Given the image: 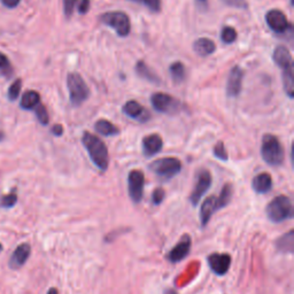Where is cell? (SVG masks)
I'll return each mask as SVG.
<instances>
[{"label":"cell","instance_id":"6da1fadb","mask_svg":"<svg viewBox=\"0 0 294 294\" xmlns=\"http://www.w3.org/2000/svg\"><path fill=\"white\" fill-rule=\"evenodd\" d=\"M82 144L84 145L95 167L102 172L107 170L109 165V154L105 142L95 134L85 131L82 136Z\"/></svg>","mask_w":294,"mask_h":294},{"label":"cell","instance_id":"7a4b0ae2","mask_svg":"<svg viewBox=\"0 0 294 294\" xmlns=\"http://www.w3.org/2000/svg\"><path fill=\"white\" fill-rule=\"evenodd\" d=\"M261 156L264 162L272 167H278L284 162L285 153L280 141L273 134L267 133L262 138Z\"/></svg>","mask_w":294,"mask_h":294},{"label":"cell","instance_id":"3957f363","mask_svg":"<svg viewBox=\"0 0 294 294\" xmlns=\"http://www.w3.org/2000/svg\"><path fill=\"white\" fill-rule=\"evenodd\" d=\"M268 218L273 223H281V222L291 220L293 217V205L292 200L286 196H278L269 202L265 207Z\"/></svg>","mask_w":294,"mask_h":294},{"label":"cell","instance_id":"277c9868","mask_svg":"<svg viewBox=\"0 0 294 294\" xmlns=\"http://www.w3.org/2000/svg\"><path fill=\"white\" fill-rule=\"evenodd\" d=\"M67 86L70 95V102L75 107L82 105L90 97L89 86L78 73H70L68 75Z\"/></svg>","mask_w":294,"mask_h":294},{"label":"cell","instance_id":"5b68a950","mask_svg":"<svg viewBox=\"0 0 294 294\" xmlns=\"http://www.w3.org/2000/svg\"><path fill=\"white\" fill-rule=\"evenodd\" d=\"M99 20L102 25L113 28L120 37H126L130 34V19L124 12H107Z\"/></svg>","mask_w":294,"mask_h":294},{"label":"cell","instance_id":"8992f818","mask_svg":"<svg viewBox=\"0 0 294 294\" xmlns=\"http://www.w3.org/2000/svg\"><path fill=\"white\" fill-rule=\"evenodd\" d=\"M150 169L164 180H170L181 173L182 162L177 158H162L152 162L150 165Z\"/></svg>","mask_w":294,"mask_h":294},{"label":"cell","instance_id":"52a82bcc","mask_svg":"<svg viewBox=\"0 0 294 294\" xmlns=\"http://www.w3.org/2000/svg\"><path fill=\"white\" fill-rule=\"evenodd\" d=\"M151 102L154 109L162 114H176L181 109V102L173 95L164 92L153 93L151 97Z\"/></svg>","mask_w":294,"mask_h":294},{"label":"cell","instance_id":"ba28073f","mask_svg":"<svg viewBox=\"0 0 294 294\" xmlns=\"http://www.w3.org/2000/svg\"><path fill=\"white\" fill-rule=\"evenodd\" d=\"M145 185V175L140 170H132L128 176L129 196L134 204H139L142 199Z\"/></svg>","mask_w":294,"mask_h":294},{"label":"cell","instance_id":"9c48e42d","mask_svg":"<svg viewBox=\"0 0 294 294\" xmlns=\"http://www.w3.org/2000/svg\"><path fill=\"white\" fill-rule=\"evenodd\" d=\"M265 21H267V25L270 29L276 34H284L292 28L286 15L279 10L269 11L265 14Z\"/></svg>","mask_w":294,"mask_h":294},{"label":"cell","instance_id":"30bf717a","mask_svg":"<svg viewBox=\"0 0 294 294\" xmlns=\"http://www.w3.org/2000/svg\"><path fill=\"white\" fill-rule=\"evenodd\" d=\"M209 268L218 276H224L231 265V256L226 253H213L207 257Z\"/></svg>","mask_w":294,"mask_h":294},{"label":"cell","instance_id":"8fae6325","mask_svg":"<svg viewBox=\"0 0 294 294\" xmlns=\"http://www.w3.org/2000/svg\"><path fill=\"white\" fill-rule=\"evenodd\" d=\"M210 185H212V175L208 170H202L198 177L196 188L192 191L190 196V201L193 206H197L201 200L204 194L209 190Z\"/></svg>","mask_w":294,"mask_h":294},{"label":"cell","instance_id":"7c38bea8","mask_svg":"<svg viewBox=\"0 0 294 294\" xmlns=\"http://www.w3.org/2000/svg\"><path fill=\"white\" fill-rule=\"evenodd\" d=\"M242 79H244V70L239 66L233 67L230 71L228 83H226V94H228V97L236 98L240 94Z\"/></svg>","mask_w":294,"mask_h":294},{"label":"cell","instance_id":"4fadbf2b","mask_svg":"<svg viewBox=\"0 0 294 294\" xmlns=\"http://www.w3.org/2000/svg\"><path fill=\"white\" fill-rule=\"evenodd\" d=\"M191 245H192V240H191V237L189 234H184L181 238L180 242L177 245H175V247L169 252L168 254V260L173 263H177V262H181L184 260L186 256L189 255Z\"/></svg>","mask_w":294,"mask_h":294},{"label":"cell","instance_id":"5bb4252c","mask_svg":"<svg viewBox=\"0 0 294 294\" xmlns=\"http://www.w3.org/2000/svg\"><path fill=\"white\" fill-rule=\"evenodd\" d=\"M123 113H124L126 116H129L133 120L138 122H147L151 118V115L149 110L145 109L138 101L136 100H129L126 101L124 106H123Z\"/></svg>","mask_w":294,"mask_h":294},{"label":"cell","instance_id":"9a60e30c","mask_svg":"<svg viewBox=\"0 0 294 294\" xmlns=\"http://www.w3.org/2000/svg\"><path fill=\"white\" fill-rule=\"evenodd\" d=\"M162 147H164V140L160 134L152 133L142 139V152L147 158L156 156L162 150Z\"/></svg>","mask_w":294,"mask_h":294},{"label":"cell","instance_id":"2e32d148","mask_svg":"<svg viewBox=\"0 0 294 294\" xmlns=\"http://www.w3.org/2000/svg\"><path fill=\"white\" fill-rule=\"evenodd\" d=\"M31 254V247L29 244H21L19 245L17 248H15V251L13 252V254L11 255V259L9 261V264L12 269H19L21 268L23 264L26 263L29 259Z\"/></svg>","mask_w":294,"mask_h":294},{"label":"cell","instance_id":"e0dca14e","mask_svg":"<svg viewBox=\"0 0 294 294\" xmlns=\"http://www.w3.org/2000/svg\"><path fill=\"white\" fill-rule=\"evenodd\" d=\"M272 59L275 61L278 67H280L281 70L292 68L293 67V60H292V54L289 52L287 47L284 45L277 46L275 51H273Z\"/></svg>","mask_w":294,"mask_h":294},{"label":"cell","instance_id":"ac0fdd59","mask_svg":"<svg viewBox=\"0 0 294 294\" xmlns=\"http://www.w3.org/2000/svg\"><path fill=\"white\" fill-rule=\"evenodd\" d=\"M215 210H217L216 197L210 196L208 198H206L205 201L202 202V206L200 209V222L202 226H206L209 223L210 218H212Z\"/></svg>","mask_w":294,"mask_h":294},{"label":"cell","instance_id":"d6986e66","mask_svg":"<svg viewBox=\"0 0 294 294\" xmlns=\"http://www.w3.org/2000/svg\"><path fill=\"white\" fill-rule=\"evenodd\" d=\"M252 188L259 194L269 192L272 188V178L268 173H261L253 178Z\"/></svg>","mask_w":294,"mask_h":294},{"label":"cell","instance_id":"ffe728a7","mask_svg":"<svg viewBox=\"0 0 294 294\" xmlns=\"http://www.w3.org/2000/svg\"><path fill=\"white\" fill-rule=\"evenodd\" d=\"M193 50L194 52H196L198 55H200V57H208V55L215 52L216 45L212 39L202 37V38L197 39V41L194 42Z\"/></svg>","mask_w":294,"mask_h":294},{"label":"cell","instance_id":"44dd1931","mask_svg":"<svg viewBox=\"0 0 294 294\" xmlns=\"http://www.w3.org/2000/svg\"><path fill=\"white\" fill-rule=\"evenodd\" d=\"M136 73L139 77L144 78L151 83H154V84H157V83L159 84L161 82L158 75L144 61H138L136 63Z\"/></svg>","mask_w":294,"mask_h":294},{"label":"cell","instance_id":"7402d4cb","mask_svg":"<svg viewBox=\"0 0 294 294\" xmlns=\"http://www.w3.org/2000/svg\"><path fill=\"white\" fill-rule=\"evenodd\" d=\"M94 130L102 136H116L120 133V129L117 126H115L112 122L104 120V118L95 122Z\"/></svg>","mask_w":294,"mask_h":294},{"label":"cell","instance_id":"603a6c76","mask_svg":"<svg viewBox=\"0 0 294 294\" xmlns=\"http://www.w3.org/2000/svg\"><path fill=\"white\" fill-rule=\"evenodd\" d=\"M39 102H41V95H39L37 91L30 90L23 93L22 99H21V104L20 105H21V108L26 110H30V109H34Z\"/></svg>","mask_w":294,"mask_h":294},{"label":"cell","instance_id":"cb8c5ba5","mask_svg":"<svg viewBox=\"0 0 294 294\" xmlns=\"http://www.w3.org/2000/svg\"><path fill=\"white\" fill-rule=\"evenodd\" d=\"M294 232L293 230H289L287 233L281 236L276 242V247L281 253H293L294 248Z\"/></svg>","mask_w":294,"mask_h":294},{"label":"cell","instance_id":"d4e9b609","mask_svg":"<svg viewBox=\"0 0 294 294\" xmlns=\"http://www.w3.org/2000/svg\"><path fill=\"white\" fill-rule=\"evenodd\" d=\"M232 194H233V188L230 183H226V184L223 186L222 189L220 197L216 198V206L217 209L224 208L230 204V201L232 199Z\"/></svg>","mask_w":294,"mask_h":294},{"label":"cell","instance_id":"484cf974","mask_svg":"<svg viewBox=\"0 0 294 294\" xmlns=\"http://www.w3.org/2000/svg\"><path fill=\"white\" fill-rule=\"evenodd\" d=\"M283 86L285 93L288 95V98H293L294 95V76H293V67L292 68L283 69Z\"/></svg>","mask_w":294,"mask_h":294},{"label":"cell","instance_id":"4316f807","mask_svg":"<svg viewBox=\"0 0 294 294\" xmlns=\"http://www.w3.org/2000/svg\"><path fill=\"white\" fill-rule=\"evenodd\" d=\"M170 75H172V78L175 83H182L184 81L185 77V67L182 62L176 61L174 62L169 68Z\"/></svg>","mask_w":294,"mask_h":294},{"label":"cell","instance_id":"83f0119b","mask_svg":"<svg viewBox=\"0 0 294 294\" xmlns=\"http://www.w3.org/2000/svg\"><path fill=\"white\" fill-rule=\"evenodd\" d=\"M0 74L6 78H11L14 74L13 66L7 58V55L0 52Z\"/></svg>","mask_w":294,"mask_h":294},{"label":"cell","instance_id":"f1b7e54d","mask_svg":"<svg viewBox=\"0 0 294 294\" xmlns=\"http://www.w3.org/2000/svg\"><path fill=\"white\" fill-rule=\"evenodd\" d=\"M34 109H35L36 116H37L38 121L41 122L43 125L49 124V122H50V116H49V112H47L46 107L44 106L43 104H41V102H39V104H38L37 106H36Z\"/></svg>","mask_w":294,"mask_h":294},{"label":"cell","instance_id":"f546056e","mask_svg":"<svg viewBox=\"0 0 294 294\" xmlns=\"http://www.w3.org/2000/svg\"><path fill=\"white\" fill-rule=\"evenodd\" d=\"M238 37V34L234 28L232 27H224L223 29H222V33H221V38L223 43L225 44H231L234 41H236Z\"/></svg>","mask_w":294,"mask_h":294},{"label":"cell","instance_id":"4dcf8cb0","mask_svg":"<svg viewBox=\"0 0 294 294\" xmlns=\"http://www.w3.org/2000/svg\"><path fill=\"white\" fill-rule=\"evenodd\" d=\"M18 202V194L15 192H11L10 194L2 197L0 199V206L4 208H12L17 205Z\"/></svg>","mask_w":294,"mask_h":294},{"label":"cell","instance_id":"1f68e13d","mask_svg":"<svg viewBox=\"0 0 294 294\" xmlns=\"http://www.w3.org/2000/svg\"><path fill=\"white\" fill-rule=\"evenodd\" d=\"M21 87H22V81L21 79H15V81L12 83V85L9 89V98L10 100H17L20 95V92H21Z\"/></svg>","mask_w":294,"mask_h":294},{"label":"cell","instance_id":"d6a6232c","mask_svg":"<svg viewBox=\"0 0 294 294\" xmlns=\"http://www.w3.org/2000/svg\"><path fill=\"white\" fill-rule=\"evenodd\" d=\"M214 156L217 159H220L222 161H228L229 156L226 152L224 142L223 141H217V144L214 146Z\"/></svg>","mask_w":294,"mask_h":294},{"label":"cell","instance_id":"836d02e7","mask_svg":"<svg viewBox=\"0 0 294 294\" xmlns=\"http://www.w3.org/2000/svg\"><path fill=\"white\" fill-rule=\"evenodd\" d=\"M76 4L77 0H63V12H65L67 18H70L73 15Z\"/></svg>","mask_w":294,"mask_h":294},{"label":"cell","instance_id":"e575fe53","mask_svg":"<svg viewBox=\"0 0 294 294\" xmlns=\"http://www.w3.org/2000/svg\"><path fill=\"white\" fill-rule=\"evenodd\" d=\"M166 197V192L164 189L161 188H158L153 191V194H152V201L154 205H160L162 201H164Z\"/></svg>","mask_w":294,"mask_h":294},{"label":"cell","instance_id":"d590c367","mask_svg":"<svg viewBox=\"0 0 294 294\" xmlns=\"http://www.w3.org/2000/svg\"><path fill=\"white\" fill-rule=\"evenodd\" d=\"M139 3L145 4V6L152 12H160L161 10V0H139Z\"/></svg>","mask_w":294,"mask_h":294},{"label":"cell","instance_id":"8d00e7d4","mask_svg":"<svg viewBox=\"0 0 294 294\" xmlns=\"http://www.w3.org/2000/svg\"><path fill=\"white\" fill-rule=\"evenodd\" d=\"M225 5L236 7V9H247V2L246 0H222Z\"/></svg>","mask_w":294,"mask_h":294},{"label":"cell","instance_id":"74e56055","mask_svg":"<svg viewBox=\"0 0 294 294\" xmlns=\"http://www.w3.org/2000/svg\"><path fill=\"white\" fill-rule=\"evenodd\" d=\"M90 0H81L78 5L79 14H86L90 11Z\"/></svg>","mask_w":294,"mask_h":294},{"label":"cell","instance_id":"f35d334b","mask_svg":"<svg viewBox=\"0 0 294 294\" xmlns=\"http://www.w3.org/2000/svg\"><path fill=\"white\" fill-rule=\"evenodd\" d=\"M20 2L21 0H2L3 5L7 7V9H15L20 4Z\"/></svg>","mask_w":294,"mask_h":294},{"label":"cell","instance_id":"ab89813d","mask_svg":"<svg viewBox=\"0 0 294 294\" xmlns=\"http://www.w3.org/2000/svg\"><path fill=\"white\" fill-rule=\"evenodd\" d=\"M51 131H52V133L54 134V136L60 137V136H62V133H63V126L61 124H55L52 126Z\"/></svg>","mask_w":294,"mask_h":294},{"label":"cell","instance_id":"60d3db41","mask_svg":"<svg viewBox=\"0 0 294 294\" xmlns=\"http://www.w3.org/2000/svg\"><path fill=\"white\" fill-rule=\"evenodd\" d=\"M47 294H59V292H58L57 288L52 287V288L49 289V292H47Z\"/></svg>","mask_w":294,"mask_h":294},{"label":"cell","instance_id":"b9f144b4","mask_svg":"<svg viewBox=\"0 0 294 294\" xmlns=\"http://www.w3.org/2000/svg\"><path fill=\"white\" fill-rule=\"evenodd\" d=\"M165 294H177V292L175 291V289H173V288H168V289H166V291H165Z\"/></svg>","mask_w":294,"mask_h":294},{"label":"cell","instance_id":"7bdbcfd3","mask_svg":"<svg viewBox=\"0 0 294 294\" xmlns=\"http://www.w3.org/2000/svg\"><path fill=\"white\" fill-rule=\"evenodd\" d=\"M4 140V132L2 130H0V141Z\"/></svg>","mask_w":294,"mask_h":294},{"label":"cell","instance_id":"ee69618b","mask_svg":"<svg viewBox=\"0 0 294 294\" xmlns=\"http://www.w3.org/2000/svg\"><path fill=\"white\" fill-rule=\"evenodd\" d=\"M2 251H3V245L0 244V252H2Z\"/></svg>","mask_w":294,"mask_h":294},{"label":"cell","instance_id":"f6af8a7d","mask_svg":"<svg viewBox=\"0 0 294 294\" xmlns=\"http://www.w3.org/2000/svg\"><path fill=\"white\" fill-rule=\"evenodd\" d=\"M200 2H206V0H200Z\"/></svg>","mask_w":294,"mask_h":294}]
</instances>
